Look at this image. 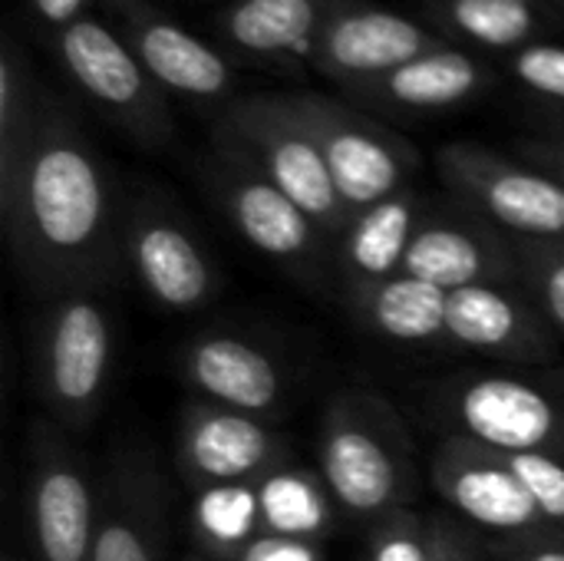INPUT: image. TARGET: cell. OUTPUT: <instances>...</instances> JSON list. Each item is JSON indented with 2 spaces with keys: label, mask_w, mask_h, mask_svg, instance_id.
I'll list each match as a JSON object with an SVG mask.
<instances>
[{
  "label": "cell",
  "mask_w": 564,
  "mask_h": 561,
  "mask_svg": "<svg viewBox=\"0 0 564 561\" xmlns=\"http://www.w3.org/2000/svg\"><path fill=\"white\" fill-rule=\"evenodd\" d=\"M506 466L516 473V479L532 496L535 509L549 526L564 529V456L549 453H502L496 450Z\"/></svg>",
  "instance_id": "83f0119b"
},
{
  "label": "cell",
  "mask_w": 564,
  "mask_h": 561,
  "mask_svg": "<svg viewBox=\"0 0 564 561\" xmlns=\"http://www.w3.org/2000/svg\"><path fill=\"white\" fill-rule=\"evenodd\" d=\"M367 561H430L433 559V516L416 506L397 509L367 526Z\"/></svg>",
  "instance_id": "4316f807"
},
{
  "label": "cell",
  "mask_w": 564,
  "mask_h": 561,
  "mask_svg": "<svg viewBox=\"0 0 564 561\" xmlns=\"http://www.w3.org/2000/svg\"><path fill=\"white\" fill-rule=\"evenodd\" d=\"M30 3L36 10V20L56 36L59 30H66L69 23L86 17V3L89 0H30Z\"/></svg>",
  "instance_id": "836d02e7"
},
{
  "label": "cell",
  "mask_w": 564,
  "mask_h": 561,
  "mask_svg": "<svg viewBox=\"0 0 564 561\" xmlns=\"http://www.w3.org/2000/svg\"><path fill=\"white\" fill-rule=\"evenodd\" d=\"M519 284L545 314V321L564 337V241L516 238Z\"/></svg>",
  "instance_id": "484cf974"
},
{
  "label": "cell",
  "mask_w": 564,
  "mask_h": 561,
  "mask_svg": "<svg viewBox=\"0 0 564 561\" xmlns=\"http://www.w3.org/2000/svg\"><path fill=\"white\" fill-rule=\"evenodd\" d=\"M3 561H33V559H30V555H13V552H7Z\"/></svg>",
  "instance_id": "8d00e7d4"
},
{
  "label": "cell",
  "mask_w": 564,
  "mask_h": 561,
  "mask_svg": "<svg viewBox=\"0 0 564 561\" xmlns=\"http://www.w3.org/2000/svg\"><path fill=\"white\" fill-rule=\"evenodd\" d=\"M317 476L337 513L373 526L416 503L423 470L410 423L373 387L330 393L317 427Z\"/></svg>",
  "instance_id": "7a4b0ae2"
},
{
  "label": "cell",
  "mask_w": 564,
  "mask_h": 561,
  "mask_svg": "<svg viewBox=\"0 0 564 561\" xmlns=\"http://www.w3.org/2000/svg\"><path fill=\"white\" fill-rule=\"evenodd\" d=\"M446 298L449 291L423 284L410 274H397L340 294L350 321L360 331L397 347L433 350H446Z\"/></svg>",
  "instance_id": "603a6c76"
},
{
  "label": "cell",
  "mask_w": 564,
  "mask_h": 561,
  "mask_svg": "<svg viewBox=\"0 0 564 561\" xmlns=\"http://www.w3.org/2000/svg\"><path fill=\"white\" fill-rule=\"evenodd\" d=\"M172 561H218V559H212L208 552H202V549H198V552H185V555H178V559H172Z\"/></svg>",
  "instance_id": "d590c367"
},
{
  "label": "cell",
  "mask_w": 564,
  "mask_h": 561,
  "mask_svg": "<svg viewBox=\"0 0 564 561\" xmlns=\"http://www.w3.org/2000/svg\"><path fill=\"white\" fill-rule=\"evenodd\" d=\"M403 274L440 291L519 284L516 238L453 195L430 198L413 231Z\"/></svg>",
  "instance_id": "5bb4252c"
},
{
  "label": "cell",
  "mask_w": 564,
  "mask_h": 561,
  "mask_svg": "<svg viewBox=\"0 0 564 561\" xmlns=\"http://www.w3.org/2000/svg\"><path fill=\"white\" fill-rule=\"evenodd\" d=\"M116 33L165 89L192 103H231L238 69L228 53L188 33L149 0H106Z\"/></svg>",
  "instance_id": "d6986e66"
},
{
  "label": "cell",
  "mask_w": 564,
  "mask_h": 561,
  "mask_svg": "<svg viewBox=\"0 0 564 561\" xmlns=\"http://www.w3.org/2000/svg\"><path fill=\"white\" fill-rule=\"evenodd\" d=\"M73 86L132 142L162 149L175 136L165 89L145 73L126 40L96 17H79L53 36Z\"/></svg>",
  "instance_id": "9c48e42d"
},
{
  "label": "cell",
  "mask_w": 564,
  "mask_h": 561,
  "mask_svg": "<svg viewBox=\"0 0 564 561\" xmlns=\"http://www.w3.org/2000/svg\"><path fill=\"white\" fill-rule=\"evenodd\" d=\"M440 436H463L502 453L564 456V364L456 370L416 390Z\"/></svg>",
  "instance_id": "3957f363"
},
{
  "label": "cell",
  "mask_w": 564,
  "mask_h": 561,
  "mask_svg": "<svg viewBox=\"0 0 564 561\" xmlns=\"http://www.w3.org/2000/svg\"><path fill=\"white\" fill-rule=\"evenodd\" d=\"M294 446L278 420L188 400L175 423L178 479L198 493L254 486L291 466Z\"/></svg>",
  "instance_id": "7c38bea8"
},
{
  "label": "cell",
  "mask_w": 564,
  "mask_h": 561,
  "mask_svg": "<svg viewBox=\"0 0 564 561\" xmlns=\"http://www.w3.org/2000/svg\"><path fill=\"white\" fill-rule=\"evenodd\" d=\"M430 561H492L486 539L456 519L453 513H436L433 516V559Z\"/></svg>",
  "instance_id": "f546056e"
},
{
  "label": "cell",
  "mask_w": 564,
  "mask_h": 561,
  "mask_svg": "<svg viewBox=\"0 0 564 561\" xmlns=\"http://www.w3.org/2000/svg\"><path fill=\"white\" fill-rule=\"evenodd\" d=\"M558 3H564V0H558Z\"/></svg>",
  "instance_id": "74e56055"
},
{
  "label": "cell",
  "mask_w": 564,
  "mask_h": 561,
  "mask_svg": "<svg viewBox=\"0 0 564 561\" xmlns=\"http://www.w3.org/2000/svg\"><path fill=\"white\" fill-rule=\"evenodd\" d=\"M169 486L142 440H122L99 479L89 561H165Z\"/></svg>",
  "instance_id": "e0dca14e"
},
{
  "label": "cell",
  "mask_w": 564,
  "mask_h": 561,
  "mask_svg": "<svg viewBox=\"0 0 564 561\" xmlns=\"http://www.w3.org/2000/svg\"><path fill=\"white\" fill-rule=\"evenodd\" d=\"M426 13L443 36L502 53L539 43L552 23L542 0H426Z\"/></svg>",
  "instance_id": "cb8c5ba5"
},
{
  "label": "cell",
  "mask_w": 564,
  "mask_h": 561,
  "mask_svg": "<svg viewBox=\"0 0 564 561\" xmlns=\"http://www.w3.org/2000/svg\"><path fill=\"white\" fill-rule=\"evenodd\" d=\"M539 132H564V109L542 106V112H539Z\"/></svg>",
  "instance_id": "e575fe53"
},
{
  "label": "cell",
  "mask_w": 564,
  "mask_h": 561,
  "mask_svg": "<svg viewBox=\"0 0 564 561\" xmlns=\"http://www.w3.org/2000/svg\"><path fill=\"white\" fill-rule=\"evenodd\" d=\"M291 99L321 145L337 195L350 215L413 185L420 152L390 126L337 96L291 93Z\"/></svg>",
  "instance_id": "30bf717a"
},
{
  "label": "cell",
  "mask_w": 564,
  "mask_h": 561,
  "mask_svg": "<svg viewBox=\"0 0 564 561\" xmlns=\"http://www.w3.org/2000/svg\"><path fill=\"white\" fill-rule=\"evenodd\" d=\"M436 172L446 195L466 202L512 238L564 241V182L552 172L479 142L440 145Z\"/></svg>",
  "instance_id": "8fae6325"
},
{
  "label": "cell",
  "mask_w": 564,
  "mask_h": 561,
  "mask_svg": "<svg viewBox=\"0 0 564 561\" xmlns=\"http://www.w3.org/2000/svg\"><path fill=\"white\" fill-rule=\"evenodd\" d=\"M202 182L225 222L258 255L297 284L317 294H337L334 238L221 136H212V149L202 159Z\"/></svg>",
  "instance_id": "5b68a950"
},
{
  "label": "cell",
  "mask_w": 564,
  "mask_h": 561,
  "mask_svg": "<svg viewBox=\"0 0 564 561\" xmlns=\"http://www.w3.org/2000/svg\"><path fill=\"white\" fill-rule=\"evenodd\" d=\"M492 561H564V529L545 526L525 536L486 539Z\"/></svg>",
  "instance_id": "4dcf8cb0"
},
{
  "label": "cell",
  "mask_w": 564,
  "mask_h": 561,
  "mask_svg": "<svg viewBox=\"0 0 564 561\" xmlns=\"http://www.w3.org/2000/svg\"><path fill=\"white\" fill-rule=\"evenodd\" d=\"M492 69L456 50L443 46L410 60L406 66L393 69L390 76L350 93L360 106L390 116H423V112H446L479 99L492 86Z\"/></svg>",
  "instance_id": "7402d4cb"
},
{
  "label": "cell",
  "mask_w": 564,
  "mask_h": 561,
  "mask_svg": "<svg viewBox=\"0 0 564 561\" xmlns=\"http://www.w3.org/2000/svg\"><path fill=\"white\" fill-rule=\"evenodd\" d=\"M221 561H327V552L314 539L294 536H254L231 549Z\"/></svg>",
  "instance_id": "1f68e13d"
},
{
  "label": "cell",
  "mask_w": 564,
  "mask_h": 561,
  "mask_svg": "<svg viewBox=\"0 0 564 561\" xmlns=\"http://www.w3.org/2000/svg\"><path fill=\"white\" fill-rule=\"evenodd\" d=\"M40 103L43 86L33 79L26 60L7 40L0 53V192L17 182L30 155L40 122Z\"/></svg>",
  "instance_id": "d4e9b609"
},
{
  "label": "cell",
  "mask_w": 564,
  "mask_h": 561,
  "mask_svg": "<svg viewBox=\"0 0 564 561\" xmlns=\"http://www.w3.org/2000/svg\"><path fill=\"white\" fill-rule=\"evenodd\" d=\"M0 225L36 301L69 288H116L126 278L122 185L76 116L46 89L30 155L0 192Z\"/></svg>",
  "instance_id": "6da1fadb"
},
{
  "label": "cell",
  "mask_w": 564,
  "mask_h": 561,
  "mask_svg": "<svg viewBox=\"0 0 564 561\" xmlns=\"http://www.w3.org/2000/svg\"><path fill=\"white\" fill-rule=\"evenodd\" d=\"M215 136L231 142L251 165H258L330 238L344 231L350 212L344 208L321 145L297 116L291 93L235 96L221 109Z\"/></svg>",
  "instance_id": "52a82bcc"
},
{
  "label": "cell",
  "mask_w": 564,
  "mask_h": 561,
  "mask_svg": "<svg viewBox=\"0 0 564 561\" xmlns=\"http://www.w3.org/2000/svg\"><path fill=\"white\" fill-rule=\"evenodd\" d=\"M446 350L506 367H552L562 360V337L522 284H492L449 291Z\"/></svg>",
  "instance_id": "ac0fdd59"
},
{
  "label": "cell",
  "mask_w": 564,
  "mask_h": 561,
  "mask_svg": "<svg viewBox=\"0 0 564 561\" xmlns=\"http://www.w3.org/2000/svg\"><path fill=\"white\" fill-rule=\"evenodd\" d=\"M122 265L126 278L169 314L208 308L225 284L212 245L159 185L122 188Z\"/></svg>",
  "instance_id": "8992f818"
},
{
  "label": "cell",
  "mask_w": 564,
  "mask_h": 561,
  "mask_svg": "<svg viewBox=\"0 0 564 561\" xmlns=\"http://www.w3.org/2000/svg\"><path fill=\"white\" fill-rule=\"evenodd\" d=\"M23 526L33 561H89L99 479L76 450L73 433L40 417L23 440Z\"/></svg>",
  "instance_id": "ba28073f"
},
{
  "label": "cell",
  "mask_w": 564,
  "mask_h": 561,
  "mask_svg": "<svg viewBox=\"0 0 564 561\" xmlns=\"http://www.w3.org/2000/svg\"><path fill=\"white\" fill-rule=\"evenodd\" d=\"M426 479L446 513L482 539H509L549 526L506 460L482 443L440 436L426 460Z\"/></svg>",
  "instance_id": "9a60e30c"
},
{
  "label": "cell",
  "mask_w": 564,
  "mask_h": 561,
  "mask_svg": "<svg viewBox=\"0 0 564 561\" xmlns=\"http://www.w3.org/2000/svg\"><path fill=\"white\" fill-rule=\"evenodd\" d=\"M516 149L525 162L552 172L555 179L564 182V132H535L516 139Z\"/></svg>",
  "instance_id": "d6a6232c"
},
{
  "label": "cell",
  "mask_w": 564,
  "mask_h": 561,
  "mask_svg": "<svg viewBox=\"0 0 564 561\" xmlns=\"http://www.w3.org/2000/svg\"><path fill=\"white\" fill-rule=\"evenodd\" d=\"M509 76L542 106L564 109V46L558 43H529L509 60Z\"/></svg>",
  "instance_id": "f1b7e54d"
},
{
  "label": "cell",
  "mask_w": 564,
  "mask_h": 561,
  "mask_svg": "<svg viewBox=\"0 0 564 561\" xmlns=\"http://www.w3.org/2000/svg\"><path fill=\"white\" fill-rule=\"evenodd\" d=\"M172 364L192 400L278 423L294 390L288 360L268 341L225 324H208L188 334L175 347Z\"/></svg>",
  "instance_id": "4fadbf2b"
},
{
  "label": "cell",
  "mask_w": 564,
  "mask_h": 561,
  "mask_svg": "<svg viewBox=\"0 0 564 561\" xmlns=\"http://www.w3.org/2000/svg\"><path fill=\"white\" fill-rule=\"evenodd\" d=\"M344 0H235L218 17V33L231 53L297 66L311 63L324 26Z\"/></svg>",
  "instance_id": "ffe728a7"
},
{
  "label": "cell",
  "mask_w": 564,
  "mask_h": 561,
  "mask_svg": "<svg viewBox=\"0 0 564 561\" xmlns=\"http://www.w3.org/2000/svg\"><path fill=\"white\" fill-rule=\"evenodd\" d=\"M443 46H449V40L430 23L373 3L344 0L321 33L311 66L344 93H357Z\"/></svg>",
  "instance_id": "2e32d148"
},
{
  "label": "cell",
  "mask_w": 564,
  "mask_h": 561,
  "mask_svg": "<svg viewBox=\"0 0 564 561\" xmlns=\"http://www.w3.org/2000/svg\"><path fill=\"white\" fill-rule=\"evenodd\" d=\"M112 288H69L40 301L30 331V380L46 420L66 433L89 430L112 393Z\"/></svg>",
  "instance_id": "277c9868"
},
{
  "label": "cell",
  "mask_w": 564,
  "mask_h": 561,
  "mask_svg": "<svg viewBox=\"0 0 564 561\" xmlns=\"http://www.w3.org/2000/svg\"><path fill=\"white\" fill-rule=\"evenodd\" d=\"M426 202L430 198L416 185H410L350 215L344 231L334 238L337 294L403 274V261Z\"/></svg>",
  "instance_id": "44dd1931"
}]
</instances>
